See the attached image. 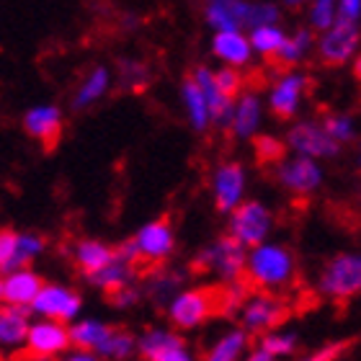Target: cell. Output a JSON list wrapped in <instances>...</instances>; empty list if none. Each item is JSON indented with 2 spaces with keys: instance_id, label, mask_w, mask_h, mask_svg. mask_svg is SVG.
<instances>
[{
  "instance_id": "6da1fadb",
  "label": "cell",
  "mask_w": 361,
  "mask_h": 361,
  "mask_svg": "<svg viewBox=\"0 0 361 361\" xmlns=\"http://www.w3.org/2000/svg\"><path fill=\"white\" fill-rule=\"evenodd\" d=\"M243 279L250 289L261 292H286L297 281V258L286 245L274 240L256 243L245 250Z\"/></svg>"
},
{
  "instance_id": "7a4b0ae2",
  "label": "cell",
  "mask_w": 361,
  "mask_h": 361,
  "mask_svg": "<svg viewBox=\"0 0 361 361\" xmlns=\"http://www.w3.org/2000/svg\"><path fill=\"white\" fill-rule=\"evenodd\" d=\"M204 21L217 29H253L258 23H279L281 11L266 0H202Z\"/></svg>"
},
{
  "instance_id": "3957f363",
  "label": "cell",
  "mask_w": 361,
  "mask_h": 361,
  "mask_svg": "<svg viewBox=\"0 0 361 361\" xmlns=\"http://www.w3.org/2000/svg\"><path fill=\"white\" fill-rule=\"evenodd\" d=\"M173 250H176L173 225L168 219H150V222H145L137 230L132 240H127L121 248H116V253H121V256L135 261V264L158 266V264H166L168 258L173 256Z\"/></svg>"
},
{
  "instance_id": "277c9868",
  "label": "cell",
  "mask_w": 361,
  "mask_h": 361,
  "mask_svg": "<svg viewBox=\"0 0 361 361\" xmlns=\"http://www.w3.org/2000/svg\"><path fill=\"white\" fill-rule=\"evenodd\" d=\"M166 312L171 320V328L180 333L196 331L217 312V292L214 289H204V286H191L178 292L166 302Z\"/></svg>"
},
{
  "instance_id": "5b68a950",
  "label": "cell",
  "mask_w": 361,
  "mask_h": 361,
  "mask_svg": "<svg viewBox=\"0 0 361 361\" xmlns=\"http://www.w3.org/2000/svg\"><path fill=\"white\" fill-rule=\"evenodd\" d=\"M274 225H276V217L271 207L258 199H243L238 207L227 212V235L243 243L245 248L269 240Z\"/></svg>"
},
{
  "instance_id": "8992f818",
  "label": "cell",
  "mask_w": 361,
  "mask_h": 361,
  "mask_svg": "<svg viewBox=\"0 0 361 361\" xmlns=\"http://www.w3.org/2000/svg\"><path fill=\"white\" fill-rule=\"evenodd\" d=\"M361 292V256L336 253L317 276V294L333 302L354 300Z\"/></svg>"
},
{
  "instance_id": "52a82bcc",
  "label": "cell",
  "mask_w": 361,
  "mask_h": 361,
  "mask_svg": "<svg viewBox=\"0 0 361 361\" xmlns=\"http://www.w3.org/2000/svg\"><path fill=\"white\" fill-rule=\"evenodd\" d=\"M359 21H348V18H338L328 29L315 34V54L328 68H343L348 62H354L359 54Z\"/></svg>"
},
{
  "instance_id": "ba28073f",
  "label": "cell",
  "mask_w": 361,
  "mask_h": 361,
  "mask_svg": "<svg viewBox=\"0 0 361 361\" xmlns=\"http://www.w3.org/2000/svg\"><path fill=\"white\" fill-rule=\"evenodd\" d=\"M274 176L279 186L292 196H315L325 183L323 160L307 158V155H284L274 163Z\"/></svg>"
},
{
  "instance_id": "9c48e42d",
  "label": "cell",
  "mask_w": 361,
  "mask_h": 361,
  "mask_svg": "<svg viewBox=\"0 0 361 361\" xmlns=\"http://www.w3.org/2000/svg\"><path fill=\"white\" fill-rule=\"evenodd\" d=\"M240 320V328L248 331L250 336H261V333L276 328L289 315V305L284 297L276 292H261V289H250L248 297L243 300L240 310L235 312Z\"/></svg>"
},
{
  "instance_id": "30bf717a",
  "label": "cell",
  "mask_w": 361,
  "mask_h": 361,
  "mask_svg": "<svg viewBox=\"0 0 361 361\" xmlns=\"http://www.w3.org/2000/svg\"><path fill=\"white\" fill-rule=\"evenodd\" d=\"M310 93V78L297 68L281 70L269 83L264 104L276 119H294L302 111V104Z\"/></svg>"
},
{
  "instance_id": "8fae6325",
  "label": "cell",
  "mask_w": 361,
  "mask_h": 361,
  "mask_svg": "<svg viewBox=\"0 0 361 361\" xmlns=\"http://www.w3.org/2000/svg\"><path fill=\"white\" fill-rule=\"evenodd\" d=\"M245 245L238 243L230 235H222L217 240H212L207 248L196 256V269L217 279L219 284L233 281L243 276V266H245Z\"/></svg>"
},
{
  "instance_id": "7c38bea8",
  "label": "cell",
  "mask_w": 361,
  "mask_h": 361,
  "mask_svg": "<svg viewBox=\"0 0 361 361\" xmlns=\"http://www.w3.org/2000/svg\"><path fill=\"white\" fill-rule=\"evenodd\" d=\"M284 145L294 155H307L315 160H331L341 152V145L325 132V127L317 119L294 121L292 127L286 129Z\"/></svg>"
},
{
  "instance_id": "4fadbf2b",
  "label": "cell",
  "mask_w": 361,
  "mask_h": 361,
  "mask_svg": "<svg viewBox=\"0 0 361 361\" xmlns=\"http://www.w3.org/2000/svg\"><path fill=\"white\" fill-rule=\"evenodd\" d=\"M137 341V356L145 361H194V351L188 348V343L178 336L176 328H147Z\"/></svg>"
},
{
  "instance_id": "5bb4252c",
  "label": "cell",
  "mask_w": 361,
  "mask_h": 361,
  "mask_svg": "<svg viewBox=\"0 0 361 361\" xmlns=\"http://www.w3.org/2000/svg\"><path fill=\"white\" fill-rule=\"evenodd\" d=\"M70 348L68 323L52 320V317H37L29 323L23 351L31 359H62V354Z\"/></svg>"
},
{
  "instance_id": "9a60e30c",
  "label": "cell",
  "mask_w": 361,
  "mask_h": 361,
  "mask_svg": "<svg viewBox=\"0 0 361 361\" xmlns=\"http://www.w3.org/2000/svg\"><path fill=\"white\" fill-rule=\"evenodd\" d=\"M29 310L31 315L37 317H52V320H62V323H73L83 312V297L78 289L68 284H42Z\"/></svg>"
},
{
  "instance_id": "2e32d148",
  "label": "cell",
  "mask_w": 361,
  "mask_h": 361,
  "mask_svg": "<svg viewBox=\"0 0 361 361\" xmlns=\"http://www.w3.org/2000/svg\"><path fill=\"white\" fill-rule=\"evenodd\" d=\"M264 116H266L264 96L258 90L243 85L233 98V114H230L227 132L235 140H253L261 132V127H264Z\"/></svg>"
},
{
  "instance_id": "e0dca14e",
  "label": "cell",
  "mask_w": 361,
  "mask_h": 361,
  "mask_svg": "<svg viewBox=\"0 0 361 361\" xmlns=\"http://www.w3.org/2000/svg\"><path fill=\"white\" fill-rule=\"evenodd\" d=\"M212 188V202L219 212H230L233 207L245 199V191H248V176H245V168L235 160H227V163H219L214 171H212L209 178Z\"/></svg>"
},
{
  "instance_id": "ac0fdd59",
  "label": "cell",
  "mask_w": 361,
  "mask_h": 361,
  "mask_svg": "<svg viewBox=\"0 0 361 361\" xmlns=\"http://www.w3.org/2000/svg\"><path fill=\"white\" fill-rule=\"evenodd\" d=\"M47 250V238L39 233L0 230V274L18 266H31Z\"/></svg>"
},
{
  "instance_id": "d6986e66",
  "label": "cell",
  "mask_w": 361,
  "mask_h": 361,
  "mask_svg": "<svg viewBox=\"0 0 361 361\" xmlns=\"http://www.w3.org/2000/svg\"><path fill=\"white\" fill-rule=\"evenodd\" d=\"M212 54L222 65L238 70H245L256 57L245 29H217L212 34Z\"/></svg>"
},
{
  "instance_id": "ffe728a7",
  "label": "cell",
  "mask_w": 361,
  "mask_h": 361,
  "mask_svg": "<svg viewBox=\"0 0 361 361\" xmlns=\"http://www.w3.org/2000/svg\"><path fill=\"white\" fill-rule=\"evenodd\" d=\"M62 124H65L62 109L54 104H37L23 114V129H26V135L34 137L44 147H54L57 145V140L62 135Z\"/></svg>"
},
{
  "instance_id": "44dd1931",
  "label": "cell",
  "mask_w": 361,
  "mask_h": 361,
  "mask_svg": "<svg viewBox=\"0 0 361 361\" xmlns=\"http://www.w3.org/2000/svg\"><path fill=\"white\" fill-rule=\"evenodd\" d=\"M44 279L39 276L31 266H18L13 271L0 274V292H3V302L6 305H16V307H29L37 292L42 289Z\"/></svg>"
},
{
  "instance_id": "7402d4cb",
  "label": "cell",
  "mask_w": 361,
  "mask_h": 361,
  "mask_svg": "<svg viewBox=\"0 0 361 361\" xmlns=\"http://www.w3.org/2000/svg\"><path fill=\"white\" fill-rule=\"evenodd\" d=\"M29 323V307H16V305L0 302V354H18V351H23Z\"/></svg>"
},
{
  "instance_id": "603a6c76",
  "label": "cell",
  "mask_w": 361,
  "mask_h": 361,
  "mask_svg": "<svg viewBox=\"0 0 361 361\" xmlns=\"http://www.w3.org/2000/svg\"><path fill=\"white\" fill-rule=\"evenodd\" d=\"M85 279H88V284L93 286V289L111 294V292H116V289H121V286L135 284L137 264L135 261H129V258H124L121 253H116L109 264H104L101 269L85 274Z\"/></svg>"
},
{
  "instance_id": "cb8c5ba5",
  "label": "cell",
  "mask_w": 361,
  "mask_h": 361,
  "mask_svg": "<svg viewBox=\"0 0 361 361\" xmlns=\"http://www.w3.org/2000/svg\"><path fill=\"white\" fill-rule=\"evenodd\" d=\"M191 78H194L196 85L202 88L204 98H207L212 124H214V127H219V129H227V124H230V114H233V98L235 96H227L225 90L214 83L212 68H196Z\"/></svg>"
},
{
  "instance_id": "d4e9b609",
  "label": "cell",
  "mask_w": 361,
  "mask_h": 361,
  "mask_svg": "<svg viewBox=\"0 0 361 361\" xmlns=\"http://www.w3.org/2000/svg\"><path fill=\"white\" fill-rule=\"evenodd\" d=\"M114 85V73L106 65H96L83 75V80L78 83L75 93H73V109L75 111H85L90 106H96L98 101H104L109 96V90Z\"/></svg>"
},
{
  "instance_id": "484cf974",
  "label": "cell",
  "mask_w": 361,
  "mask_h": 361,
  "mask_svg": "<svg viewBox=\"0 0 361 361\" xmlns=\"http://www.w3.org/2000/svg\"><path fill=\"white\" fill-rule=\"evenodd\" d=\"M114 256H116V248L104 240H98V238H80V240L70 245V258H73V264L78 266V271L83 276L90 274V271L101 269L104 264H109Z\"/></svg>"
},
{
  "instance_id": "4316f807",
  "label": "cell",
  "mask_w": 361,
  "mask_h": 361,
  "mask_svg": "<svg viewBox=\"0 0 361 361\" xmlns=\"http://www.w3.org/2000/svg\"><path fill=\"white\" fill-rule=\"evenodd\" d=\"M312 52H315V31L310 26H302V29H294V34H286L284 44L274 60L281 68H300Z\"/></svg>"
},
{
  "instance_id": "83f0119b",
  "label": "cell",
  "mask_w": 361,
  "mask_h": 361,
  "mask_svg": "<svg viewBox=\"0 0 361 361\" xmlns=\"http://www.w3.org/2000/svg\"><path fill=\"white\" fill-rule=\"evenodd\" d=\"M180 104H183L186 121L191 124V129H194V132H207V129L212 127L207 98H204L202 88L196 85V80L191 75H188L186 80H183V85H180Z\"/></svg>"
},
{
  "instance_id": "f1b7e54d",
  "label": "cell",
  "mask_w": 361,
  "mask_h": 361,
  "mask_svg": "<svg viewBox=\"0 0 361 361\" xmlns=\"http://www.w3.org/2000/svg\"><path fill=\"white\" fill-rule=\"evenodd\" d=\"M111 325L98 320V317H80L78 315L73 323H68V333H70V346L75 348H88L96 354V348L104 343V338L109 336Z\"/></svg>"
},
{
  "instance_id": "f546056e",
  "label": "cell",
  "mask_w": 361,
  "mask_h": 361,
  "mask_svg": "<svg viewBox=\"0 0 361 361\" xmlns=\"http://www.w3.org/2000/svg\"><path fill=\"white\" fill-rule=\"evenodd\" d=\"M250 348V333L243 328H230L219 336L207 351V361H240Z\"/></svg>"
},
{
  "instance_id": "4dcf8cb0",
  "label": "cell",
  "mask_w": 361,
  "mask_h": 361,
  "mask_svg": "<svg viewBox=\"0 0 361 361\" xmlns=\"http://www.w3.org/2000/svg\"><path fill=\"white\" fill-rule=\"evenodd\" d=\"M250 47H253V54L256 57H264V60H274L281 49L286 39V31L279 26V23H258L253 29H248Z\"/></svg>"
},
{
  "instance_id": "1f68e13d",
  "label": "cell",
  "mask_w": 361,
  "mask_h": 361,
  "mask_svg": "<svg viewBox=\"0 0 361 361\" xmlns=\"http://www.w3.org/2000/svg\"><path fill=\"white\" fill-rule=\"evenodd\" d=\"M98 359H109V361H127L132 356H137V341L135 333L121 331V328H111L109 336L104 338V343L96 348Z\"/></svg>"
},
{
  "instance_id": "d6a6232c",
  "label": "cell",
  "mask_w": 361,
  "mask_h": 361,
  "mask_svg": "<svg viewBox=\"0 0 361 361\" xmlns=\"http://www.w3.org/2000/svg\"><path fill=\"white\" fill-rule=\"evenodd\" d=\"M258 346L269 351L274 359H284V356H292L300 346V336L294 331H281V328H271V331L261 333L258 336Z\"/></svg>"
},
{
  "instance_id": "836d02e7",
  "label": "cell",
  "mask_w": 361,
  "mask_h": 361,
  "mask_svg": "<svg viewBox=\"0 0 361 361\" xmlns=\"http://www.w3.org/2000/svg\"><path fill=\"white\" fill-rule=\"evenodd\" d=\"M116 78H119L121 88L127 90H145L150 83V65L142 60H135V57H124L119 60V68H116Z\"/></svg>"
},
{
  "instance_id": "e575fe53",
  "label": "cell",
  "mask_w": 361,
  "mask_h": 361,
  "mask_svg": "<svg viewBox=\"0 0 361 361\" xmlns=\"http://www.w3.org/2000/svg\"><path fill=\"white\" fill-rule=\"evenodd\" d=\"M180 284H183V274H180V271H155V274H150V279H147V294H150L158 305L166 307V302L178 292Z\"/></svg>"
},
{
  "instance_id": "d590c367",
  "label": "cell",
  "mask_w": 361,
  "mask_h": 361,
  "mask_svg": "<svg viewBox=\"0 0 361 361\" xmlns=\"http://www.w3.org/2000/svg\"><path fill=\"white\" fill-rule=\"evenodd\" d=\"M320 124L325 127V132L336 140L338 145H351L359 135V127H356V119L351 114H343V111H331L325 114Z\"/></svg>"
},
{
  "instance_id": "8d00e7d4",
  "label": "cell",
  "mask_w": 361,
  "mask_h": 361,
  "mask_svg": "<svg viewBox=\"0 0 361 361\" xmlns=\"http://www.w3.org/2000/svg\"><path fill=\"white\" fill-rule=\"evenodd\" d=\"M250 286L245 279H233V281H225L222 289L217 292V312L222 315H235L238 310H240L243 300L248 297Z\"/></svg>"
},
{
  "instance_id": "74e56055",
  "label": "cell",
  "mask_w": 361,
  "mask_h": 361,
  "mask_svg": "<svg viewBox=\"0 0 361 361\" xmlns=\"http://www.w3.org/2000/svg\"><path fill=\"white\" fill-rule=\"evenodd\" d=\"M338 0H310L307 3V26L312 31H323L338 21Z\"/></svg>"
},
{
  "instance_id": "f35d334b",
  "label": "cell",
  "mask_w": 361,
  "mask_h": 361,
  "mask_svg": "<svg viewBox=\"0 0 361 361\" xmlns=\"http://www.w3.org/2000/svg\"><path fill=\"white\" fill-rule=\"evenodd\" d=\"M256 150H258V160L261 163H269L274 166L279 158H284L286 155V145L284 140H279V137H271V135H256Z\"/></svg>"
},
{
  "instance_id": "ab89813d",
  "label": "cell",
  "mask_w": 361,
  "mask_h": 361,
  "mask_svg": "<svg viewBox=\"0 0 361 361\" xmlns=\"http://www.w3.org/2000/svg\"><path fill=\"white\" fill-rule=\"evenodd\" d=\"M212 75H214V83L225 90L227 96H235V93L245 85L243 70H238V68H227V65H222L219 70H212Z\"/></svg>"
},
{
  "instance_id": "60d3db41",
  "label": "cell",
  "mask_w": 361,
  "mask_h": 361,
  "mask_svg": "<svg viewBox=\"0 0 361 361\" xmlns=\"http://www.w3.org/2000/svg\"><path fill=\"white\" fill-rule=\"evenodd\" d=\"M109 297H111L114 307L129 310V307H135L137 302H140V289H137L135 284H129V286H121V289H116V292H111Z\"/></svg>"
},
{
  "instance_id": "b9f144b4",
  "label": "cell",
  "mask_w": 361,
  "mask_h": 361,
  "mask_svg": "<svg viewBox=\"0 0 361 361\" xmlns=\"http://www.w3.org/2000/svg\"><path fill=\"white\" fill-rule=\"evenodd\" d=\"M338 16L348 21H359L361 18V0H338Z\"/></svg>"
},
{
  "instance_id": "7bdbcfd3",
  "label": "cell",
  "mask_w": 361,
  "mask_h": 361,
  "mask_svg": "<svg viewBox=\"0 0 361 361\" xmlns=\"http://www.w3.org/2000/svg\"><path fill=\"white\" fill-rule=\"evenodd\" d=\"M343 351V346H336V343H331V346L320 348V351H315V354L310 356V359L315 361H325V359H338V354Z\"/></svg>"
},
{
  "instance_id": "ee69618b",
  "label": "cell",
  "mask_w": 361,
  "mask_h": 361,
  "mask_svg": "<svg viewBox=\"0 0 361 361\" xmlns=\"http://www.w3.org/2000/svg\"><path fill=\"white\" fill-rule=\"evenodd\" d=\"M286 6H292V8H305L310 3V0H284Z\"/></svg>"
},
{
  "instance_id": "f6af8a7d",
  "label": "cell",
  "mask_w": 361,
  "mask_h": 361,
  "mask_svg": "<svg viewBox=\"0 0 361 361\" xmlns=\"http://www.w3.org/2000/svg\"><path fill=\"white\" fill-rule=\"evenodd\" d=\"M0 302H3V292H0Z\"/></svg>"
}]
</instances>
